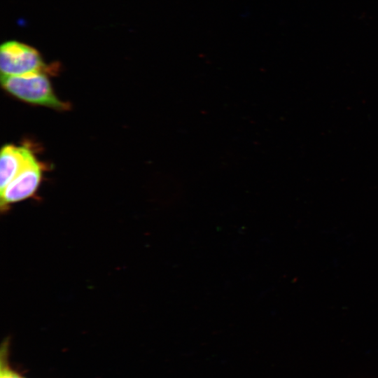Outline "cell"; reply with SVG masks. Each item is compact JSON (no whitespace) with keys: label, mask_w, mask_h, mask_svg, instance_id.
Returning <instances> with one entry per match:
<instances>
[{"label":"cell","mask_w":378,"mask_h":378,"mask_svg":"<svg viewBox=\"0 0 378 378\" xmlns=\"http://www.w3.org/2000/svg\"><path fill=\"white\" fill-rule=\"evenodd\" d=\"M2 88L13 97L29 104L66 111L70 106L59 99L45 72L22 76H1Z\"/></svg>","instance_id":"cell-1"},{"label":"cell","mask_w":378,"mask_h":378,"mask_svg":"<svg viewBox=\"0 0 378 378\" xmlns=\"http://www.w3.org/2000/svg\"><path fill=\"white\" fill-rule=\"evenodd\" d=\"M48 67L37 50L17 41H8L0 48L1 76H22L45 72Z\"/></svg>","instance_id":"cell-2"},{"label":"cell","mask_w":378,"mask_h":378,"mask_svg":"<svg viewBox=\"0 0 378 378\" xmlns=\"http://www.w3.org/2000/svg\"><path fill=\"white\" fill-rule=\"evenodd\" d=\"M41 178V167L34 158L6 186L0 191L1 212L10 205L26 200L36 191Z\"/></svg>","instance_id":"cell-3"},{"label":"cell","mask_w":378,"mask_h":378,"mask_svg":"<svg viewBox=\"0 0 378 378\" xmlns=\"http://www.w3.org/2000/svg\"><path fill=\"white\" fill-rule=\"evenodd\" d=\"M34 158L33 153L26 146H4L0 155V191Z\"/></svg>","instance_id":"cell-4"},{"label":"cell","mask_w":378,"mask_h":378,"mask_svg":"<svg viewBox=\"0 0 378 378\" xmlns=\"http://www.w3.org/2000/svg\"><path fill=\"white\" fill-rule=\"evenodd\" d=\"M6 349L7 343L4 342V346H2L1 349L0 378H24L8 367L5 359L7 353Z\"/></svg>","instance_id":"cell-5"}]
</instances>
